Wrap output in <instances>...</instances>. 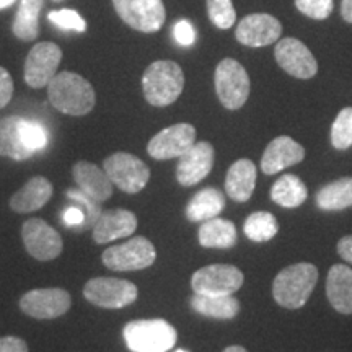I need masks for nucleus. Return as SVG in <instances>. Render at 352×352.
<instances>
[{"label":"nucleus","mask_w":352,"mask_h":352,"mask_svg":"<svg viewBox=\"0 0 352 352\" xmlns=\"http://www.w3.org/2000/svg\"><path fill=\"white\" fill-rule=\"evenodd\" d=\"M47 98L57 111L69 116H85L95 108L91 83L74 72H59L47 83Z\"/></svg>","instance_id":"obj_1"},{"label":"nucleus","mask_w":352,"mask_h":352,"mask_svg":"<svg viewBox=\"0 0 352 352\" xmlns=\"http://www.w3.org/2000/svg\"><path fill=\"white\" fill-rule=\"evenodd\" d=\"M318 270L311 263H297L287 266L272 283V297L280 307L296 310L305 305L314 292Z\"/></svg>","instance_id":"obj_2"},{"label":"nucleus","mask_w":352,"mask_h":352,"mask_svg":"<svg viewBox=\"0 0 352 352\" xmlns=\"http://www.w3.org/2000/svg\"><path fill=\"white\" fill-rule=\"evenodd\" d=\"M142 88L152 107H168L179 98L184 88L183 69L173 60L152 63L142 76Z\"/></svg>","instance_id":"obj_3"},{"label":"nucleus","mask_w":352,"mask_h":352,"mask_svg":"<svg viewBox=\"0 0 352 352\" xmlns=\"http://www.w3.org/2000/svg\"><path fill=\"white\" fill-rule=\"evenodd\" d=\"M176 329L165 320H135L124 327V340L132 352H168L175 346Z\"/></svg>","instance_id":"obj_4"},{"label":"nucleus","mask_w":352,"mask_h":352,"mask_svg":"<svg viewBox=\"0 0 352 352\" xmlns=\"http://www.w3.org/2000/svg\"><path fill=\"white\" fill-rule=\"evenodd\" d=\"M215 91L227 109H240L250 96V77L243 65L235 59L220 60L215 69Z\"/></svg>","instance_id":"obj_5"},{"label":"nucleus","mask_w":352,"mask_h":352,"mask_svg":"<svg viewBox=\"0 0 352 352\" xmlns=\"http://www.w3.org/2000/svg\"><path fill=\"white\" fill-rule=\"evenodd\" d=\"M157 259L155 246L144 236H135L122 245L104 250L101 261L111 271H140L151 267Z\"/></svg>","instance_id":"obj_6"},{"label":"nucleus","mask_w":352,"mask_h":352,"mask_svg":"<svg viewBox=\"0 0 352 352\" xmlns=\"http://www.w3.org/2000/svg\"><path fill=\"white\" fill-rule=\"evenodd\" d=\"M103 170L107 171L114 186H118L127 195H138L147 186L148 179H151L148 166L139 157L126 152H118L107 157Z\"/></svg>","instance_id":"obj_7"},{"label":"nucleus","mask_w":352,"mask_h":352,"mask_svg":"<svg viewBox=\"0 0 352 352\" xmlns=\"http://www.w3.org/2000/svg\"><path fill=\"white\" fill-rule=\"evenodd\" d=\"M135 284L116 277H95L83 287V297L100 308H122L138 300Z\"/></svg>","instance_id":"obj_8"},{"label":"nucleus","mask_w":352,"mask_h":352,"mask_svg":"<svg viewBox=\"0 0 352 352\" xmlns=\"http://www.w3.org/2000/svg\"><path fill=\"white\" fill-rule=\"evenodd\" d=\"M243 272L232 264H210L201 267L191 277L195 294L204 296H230L243 285Z\"/></svg>","instance_id":"obj_9"},{"label":"nucleus","mask_w":352,"mask_h":352,"mask_svg":"<svg viewBox=\"0 0 352 352\" xmlns=\"http://www.w3.org/2000/svg\"><path fill=\"white\" fill-rule=\"evenodd\" d=\"M121 20L142 33H155L165 23L166 12L162 0H113Z\"/></svg>","instance_id":"obj_10"},{"label":"nucleus","mask_w":352,"mask_h":352,"mask_svg":"<svg viewBox=\"0 0 352 352\" xmlns=\"http://www.w3.org/2000/svg\"><path fill=\"white\" fill-rule=\"evenodd\" d=\"M21 239L26 252L38 261H51L63 253V236L43 219L26 220L21 227Z\"/></svg>","instance_id":"obj_11"},{"label":"nucleus","mask_w":352,"mask_h":352,"mask_svg":"<svg viewBox=\"0 0 352 352\" xmlns=\"http://www.w3.org/2000/svg\"><path fill=\"white\" fill-rule=\"evenodd\" d=\"M72 305L67 290L59 287L33 289L20 298V308L36 320H54L65 315Z\"/></svg>","instance_id":"obj_12"},{"label":"nucleus","mask_w":352,"mask_h":352,"mask_svg":"<svg viewBox=\"0 0 352 352\" xmlns=\"http://www.w3.org/2000/svg\"><path fill=\"white\" fill-rule=\"evenodd\" d=\"M274 56L277 64L283 67L289 76L308 80L315 77L318 72V63H316L314 52L297 38L279 39L276 44Z\"/></svg>","instance_id":"obj_13"},{"label":"nucleus","mask_w":352,"mask_h":352,"mask_svg":"<svg viewBox=\"0 0 352 352\" xmlns=\"http://www.w3.org/2000/svg\"><path fill=\"white\" fill-rule=\"evenodd\" d=\"M63 51L54 43H38L25 63V82L32 88L47 87L57 74Z\"/></svg>","instance_id":"obj_14"},{"label":"nucleus","mask_w":352,"mask_h":352,"mask_svg":"<svg viewBox=\"0 0 352 352\" xmlns=\"http://www.w3.org/2000/svg\"><path fill=\"white\" fill-rule=\"evenodd\" d=\"M195 144V126L179 122L153 135L147 145V152L155 160H170V158H179Z\"/></svg>","instance_id":"obj_15"},{"label":"nucleus","mask_w":352,"mask_h":352,"mask_svg":"<svg viewBox=\"0 0 352 352\" xmlns=\"http://www.w3.org/2000/svg\"><path fill=\"white\" fill-rule=\"evenodd\" d=\"M283 34L280 21L270 13H252L240 21L235 30L239 43L248 47L270 46Z\"/></svg>","instance_id":"obj_16"},{"label":"nucleus","mask_w":352,"mask_h":352,"mask_svg":"<svg viewBox=\"0 0 352 352\" xmlns=\"http://www.w3.org/2000/svg\"><path fill=\"white\" fill-rule=\"evenodd\" d=\"M215 152L209 142H196L179 157L176 179L184 188L195 186L212 171Z\"/></svg>","instance_id":"obj_17"},{"label":"nucleus","mask_w":352,"mask_h":352,"mask_svg":"<svg viewBox=\"0 0 352 352\" xmlns=\"http://www.w3.org/2000/svg\"><path fill=\"white\" fill-rule=\"evenodd\" d=\"M305 158V148L287 135L271 140L261 158V170L266 175L279 173L289 166L300 164Z\"/></svg>","instance_id":"obj_18"},{"label":"nucleus","mask_w":352,"mask_h":352,"mask_svg":"<svg viewBox=\"0 0 352 352\" xmlns=\"http://www.w3.org/2000/svg\"><path fill=\"white\" fill-rule=\"evenodd\" d=\"M135 228H138V217L131 210H104L94 226V240L98 245L109 243L113 240L131 236Z\"/></svg>","instance_id":"obj_19"},{"label":"nucleus","mask_w":352,"mask_h":352,"mask_svg":"<svg viewBox=\"0 0 352 352\" xmlns=\"http://www.w3.org/2000/svg\"><path fill=\"white\" fill-rule=\"evenodd\" d=\"M72 176L76 179L78 189L98 202L108 201L113 196L114 184L109 179L107 171L101 170L95 164L85 160L77 162L72 166Z\"/></svg>","instance_id":"obj_20"},{"label":"nucleus","mask_w":352,"mask_h":352,"mask_svg":"<svg viewBox=\"0 0 352 352\" xmlns=\"http://www.w3.org/2000/svg\"><path fill=\"white\" fill-rule=\"evenodd\" d=\"M327 296L336 311L352 315V270L346 264H334L328 272Z\"/></svg>","instance_id":"obj_21"},{"label":"nucleus","mask_w":352,"mask_h":352,"mask_svg":"<svg viewBox=\"0 0 352 352\" xmlns=\"http://www.w3.org/2000/svg\"><path fill=\"white\" fill-rule=\"evenodd\" d=\"M52 196V184L46 176H33L10 199V208L19 214H28L41 209Z\"/></svg>","instance_id":"obj_22"},{"label":"nucleus","mask_w":352,"mask_h":352,"mask_svg":"<svg viewBox=\"0 0 352 352\" xmlns=\"http://www.w3.org/2000/svg\"><path fill=\"white\" fill-rule=\"evenodd\" d=\"M34 153L30 151L23 135V118L8 116L0 120V157L21 162Z\"/></svg>","instance_id":"obj_23"},{"label":"nucleus","mask_w":352,"mask_h":352,"mask_svg":"<svg viewBox=\"0 0 352 352\" xmlns=\"http://www.w3.org/2000/svg\"><path fill=\"white\" fill-rule=\"evenodd\" d=\"M256 165L248 158L236 160L228 168L226 178V191L230 199L236 202H246L253 196L256 186Z\"/></svg>","instance_id":"obj_24"},{"label":"nucleus","mask_w":352,"mask_h":352,"mask_svg":"<svg viewBox=\"0 0 352 352\" xmlns=\"http://www.w3.org/2000/svg\"><path fill=\"white\" fill-rule=\"evenodd\" d=\"M226 208V196L215 188L201 189L186 206V219L189 222H206V220L219 217Z\"/></svg>","instance_id":"obj_25"},{"label":"nucleus","mask_w":352,"mask_h":352,"mask_svg":"<svg viewBox=\"0 0 352 352\" xmlns=\"http://www.w3.org/2000/svg\"><path fill=\"white\" fill-rule=\"evenodd\" d=\"M191 307L197 314L217 320L235 318L240 311V302L233 294H230V296L195 294V297L191 298Z\"/></svg>","instance_id":"obj_26"},{"label":"nucleus","mask_w":352,"mask_h":352,"mask_svg":"<svg viewBox=\"0 0 352 352\" xmlns=\"http://www.w3.org/2000/svg\"><path fill=\"white\" fill-rule=\"evenodd\" d=\"M199 243L204 248H232L236 243V228L230 220L214 217L199 227Z\"/></svg>","instance_id":"obj_27"},{"label":"nucleus","mask_w":352,"mask_h":352,"mask_svg":"<svg viewBox=\"0 0 352 352\" xmlns=\"http://www.w3.org/2000/svg\"><path fill=\"white\" fill-rule=\"evenodd\" d=\"M308 189L296 175H284L271 188V199L280 208L296 209L307 201Z\"/></svg>","instance_id":"obj_28"},{"label":"nucleus","mask_w":352,"mask_h":352,"mask_svg":"<svg viewBox=\"0 0 352 352\" xmlns=\"http://www.w3.org/2000/svg\"><path fill=\"white\" fill-rule=\"evenodd\" d=\"M316 204L321 210H344L352 208V178H341L316 192Z\"/></svg>","instance_id":"obj_29"},{"label":"nucleus","mask_w":352,"mask_h":352,"mask_svg":"<svg viewBox=\"0 0 352 352\" xmlns=\"http://www.w3.org/2000/svg\"><path fill=\"white\" fill-rule=\"evenodd\" d=\"M44 0H21L15 21H13V34L23 41L36 39L39 34V13H41Z\"/></svg>","instance_id":"obj_30"},{"label":"nucleus","mask_w":352,"mask_h":352,"mask_svg":"<svg viewBox=\"0 0 352 352\" xmlns=\"http://www.w3.org/2000/svg\"><path fill=\"white\" fill-rule=\"evenodd\" d=\"M245 235L248 236L250 240L258 241H270L274 239L279 232V223H277V219L271 212H253L248 215V219L245 220Z\"/></svg>","instance_id":"obj_31"},{"label":"nucleus","mask_w":352,"mask_h":352,"mask_svg":"<svg viewBox=\"0 0 352 352\" xmlns=\"http://www.w3.org/2000/svg\"><path fill=\"white\" fill-rule=\"evenodd\" d=\"M331 144L336 151L352 147V107L341 109L331 126Z\"/></svg>","instance_id":"obj_32"},{"label":"nucleus","mask_w":352,"mask_h":352,"mask_svg":"<svg viewBox=\"0 0 352 352\" xmlns=\"http://www.w3.org/2000/svg\"><path fill=\"white\" fill-rule=\"evenodd\" d=\"M208 13L219 30H228L235 25L236 12L232 0H208Z\"/></svg>","instance_id":"obj_33"},{"label":"nucleus","mask_w":352,"mask_h":352,"mask_svg":"<svg viewBox=\"0 0 352 352\" xmlns=\"http://www.w3.org/2000/svg\"><path fill=\"white\" fill-rule=\"evenodd\" d=\"M67 196L72 201H76L77 204L82 206V212L85 214V220H83V223L80 227L82 230H83V228L94 227L96 223V220L100 219L101 212H103V210H101V208H100L101 202L94 199V197H90L88 195H85V192L80 191V189H69Z\"/></svg>","instance_id":"obj_34"},{"label":"nucleus","mask_w":352,"mask_h":352,"mask_svg":"<svg viewBox=\"0 0 352 352\" xmlns=\"http://www.w3.org/2000/svg\"><path fill=\"white\" fill-rule=\"evenodd\" d=\"M47 20L56 26H59L60 30H74V32L83 33L87 30L85 20L78 15L76 10H69V8H64V10H52L47 15Z\"/></svg>","instance_id":"obj_35"},{"label":"nucleus","mask_w":352,"mask_h":352,"mask_svg":"<svg viewBox=\"0 0 352 352\" xmlns=\"http://www.w3.org/2000/svg\"><path fill=\"white\" fill-rule=\"evenodd\" d=\"M296 7L314 20H327L333 13L334 0H296Z\"/></svg>","instance_id":"obj_36"},{"label":"nucleus","mask_w":352,"mask_h":352,"mask_svg":"<svg viewBox=\"0 0 352 352\" xmlns=\"http://www.w3.org/2000/svg\"><path fill=\"white\" fill-rule=\"evenodd\" d=\"M23 135H25L26 145H28V148L33 153H36L38 151H43V148L46 147L47 134H46V129H44L39 122L23 120Z\"/></svg>","instance_id":"obj_37"},{"label":"nucleus","mask_w":352,"mask_h":352,"mask_svg":"<svg viewBox=\"0 0 352 352\" xmlns=\"http://www.w3.org/2000/svg\"><path fill=\"white\" fill-rule=\"evenodd\" d=\"M173 36L179 46H191L196 41V30L188 20H179L173 28Z\"/></svg>","instance_id":"obj_38"},{"label":"nucleus","mask_w":352,"mask_h":352,"mask_svg":"<svg viewBox=\"0 0 352 352\" xmlns=\"http://www.w3.org/2000/svg\"><path fill=\"white\" fill-rule=\"evenodd\" d=\"M13 96V80L7 69L0 67V109L10 103Z\"/></svg>","instance_id":"obj_39"},{"label":"nucleus","mask_w":352,"mask_h":352,"mask_svg":"<svg viewBox=\"0 0 352 352\" xmlns=\"http://www.w3.org/2000/svg\"><path fill=\"white\" fill-rule=\"evenodd\" d=\"M0 352H28V344L16 336L0 338Z\"/></svg>","instance_id":"obj_40"},{"label":"nucleus","mask_w":352,"mask_h":352,"mask_svg":"<svg viewBox=\"0 0 352 352\" xmlns=\"http://www.w3.org/2000/svg\"><path fill=\"white\" fill-rule=\"evenodd\" d=\"M83 220H85V214L82 212V209L77 208H69L64 214V222L67 223L69 227L72 226H82Z\"/></svg>","instance_id":"obj_41"},{"label":"nucleus","mask_w":352,"mask_h":352,"mask_svg":"<svg viewBox=\"0 0 352 352\" xmlns=\"http://www.w3.org/2000/svg\"><path fill=\"white\" fill-rule=\"evenodd\" d=\"M338 253H340V256L344 261L352 264V235H347L340 240V243H338Z\"/></svg>","instance_id":"obj_42"},{"label":"nucleus","mask_w":352,"mask_h":352,"mask_svg":"<svg viewBox=\"0 0 352 352\" xmlns=\"http://www.w3.org/2000/svg\"><path fill=\"white\" fill-rule=\"evenodd\" d=\"M341 15L347 23H352V0H342Z\"/></svg>","instance_id":"obj_43"},{"label":"nucleus","mask_w":352,"mask_h":352,"mask_svg":"<svg viewBox=\"0 0 352 352\" xmlns=\"http://www.w3.org/2000/svg\"><path fill=\"white\" fill-rule=\"evenodd\" d=\"M223 352H248V351H246L245 347H241V346H228Z\"/></svg>","instance_id":"obj_44"},{"label":"nucleus","mask_w":352,"mask_h":352,"mask_svg":"<svg viewBox=\"0 0 352 352\" xmlns=\"http://www.w3.org/2000/svg\"><path fill=\"white\" fill-rule=\"evenodd\" d=\"M13 2H15V0H0V8H7V7H10Z\"/></svg>","instance_id":"obj_45"},{"label":"nucleus","mask_w":352,"mask_h":352,"mask_svg":"<svg viewBox=\"0 0 352 352\" xmlns=\"http://www.w3.org/2000/svg\"><path fill=\"white\" fill-rule=\"evenodd\" d=\"M176 352H186V351H183V349H179V351H176Z\"/></svg>","instance_id":"obj_46"}]
</instances>
